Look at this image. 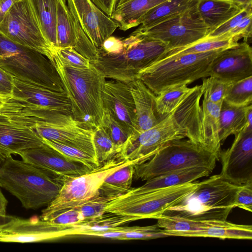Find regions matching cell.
<instances>
[{"mask_svg":"<svg viewBox=\"0 0 252 252\" xmlns=\"http://www.w3.org/2000/svg\"><path fill=\"white\" fill-rule=\"evenodd\" d=\"M48 220L56 224L73 225L85 221V219L78 208L74 207L58 213Z\"/></svg>","mask_w":252,"mask_h":252,"instance_id":"cell-45","label":"cell"},{"mask_svg":"<svg viewBox=\"0 0 252 252\" xmlns=\"http://www.w3.org/2000/svg\"><path fill=\"white\" fill-rule=\"evenodd\" d=\"M232 1L242 9L252 6V0H232Z\"/></svg>","mask_w":252,"mask_h":252,"instance_id":"cell-52","label":"cell"},{"mask_svg":"<svg viewBox=\"0 0 252 252\" xmlns=\"http://www.w3.org/2000/svg\"><path fill=\"white\" fill-rule=\"evenodd\" d=\"M0 68L21 81L65 92L51 60L40 52L13 41L0 32Z\"/></svg>","mask_w":252,"mask_h":252,"instance_id":"cell-5","label":"cell"},{"mask_svg":"<svg viewBox=\"0 0 252 252\" xmlns=\"http://www.w3.org/2000/svg\"><path fill=\"white\" fill-rule=\"evenodd\" d=\"M194 181L132 195L123 194L110 201L105 213L133 218L135 220L154 219L181 202L198 186Z\"/></svg>","mask_w":252,"mask_h":252,"instance_id":"cell-10","label":"cell"},{"mask_svg":"<svg viewBox=\"0 0 252 252\" xmlns=\"http://www.w3.org/2000/svg\"><path fill=\"white\" fill-rule=\"evenodd\" d=\"M242 9L232 0H198L196 14L208 27L209 32Z\"/></svg>","mask_w":252,"mask_h":252,"instance_id":"cell-27","label":"cell"},{"mask_svg":"<svg viewBox=\"0 0 252 252\" xmlns=\"http://www.w3.org/2000/svg\"><path fill=\"white\" fill-rule=\"evenodd\" d=\"M229 148L220 153L224 180L237 186L252 182V126L245 124Z\"/></svg>","mask_w":252,"mask_h":252,"instance_id":"cell-14","label":"cell"},{"mask_svg":"<svg viewBox=\"0 0 252 252\" xmlns=\"http://www.w3.org/2000/svg\"><path fill=\"white\" fill-rule=\"evenodd\" d=\"M211 172L209 169L202 167H193L173 171L147 180L143 185L130 189L125 194H139L194 182L200 178L208 176Z\"/></svg>","mask_w":252,"mask_h":252,"instance_id":"cell-23","label":"cell"},{"mask_svg":"<svg viewBox=\"0 0 252 252\" xmlns=\"http://www.w3.org/2000/svg\"><path fill=\"white\" fill-rule=\"evenodd\" d=\"M235 207L252 212V182L239 186L235 200Z\"/></svg>","mask_w":252,"mask_h":252,"instance_id":"cell-46","label":"cell"},{"mask_svg":"<svg viewBox=\"0 0 252 252\" xmlns=\"http://www.w3.org/2000/svg\"><path fill=\"white\" fill-rule=\"evenodd\" d=\"M11 95H6L0 94V108L2 106L5 102Z\"/></svg>","mask_w":252,"mask_h":252,"instance_id":"cell-53","label":"cell"},{"mask_svg":"<svg viewBox=\"0 0 252 252\" xmlns=\"http://www.w3.org/2000/svg\"><path fill=\"white\" fill-rule=\"evenodd\" d=\"M251 13H252V6L243 9L236 15L210 31L203 38H218L220 36L228 32L234 28L244 18Z\"/></svg>","mask_w":252,"mask_h":252,"instance_id":"cell-42","label":"cell"},{"mask_svg":"<svg viewBox=\"0 0 252 252\" xmlns=\"http://www.w3.org/2000/svg\"><path fill=\"white\" fill-rule=\"evenodd\" d=\"M250 105L235 107L223 101L220 113L221 144L228 136L234 135L243 128L247 122V113Z\"/></svg>","mask_w":252,"mask_h":252,"instance_id":"cell-30","label":"cell"},{"mask_svg":"<svg viewBox=\"0 0 252 252\" xmlns=\"http://www.w3.org/2000/svg\"><path fill=\"white\" fill-rule=\"evenodd\" d=\"M13 84V99L72 115L71 104L65 92H55L14 77Z\"/></svg>","mask_w":252,"mask_h":252,"instance_id":"cell-20","label":"cell"},{"mask_svg":"<svg viewBox=\"0 0 252 252\" xmlns=\"http://www.w3.org/2000/svg\"><path fill=\"white\" fill-rule=\"evenodd\" d=\"M252 13L248 14L234 28L228 32L220 36L218 38L226 39L234 38L238 40L241 38L244 41L248 42V40L252 38Z\"/></svg>","mask_w":252,"mask_h":252,"instance_id":"cell-44","label":"cell"},{"mask_svg":"<svg viewBox=\"0 0 252 252\" xmlns=\"http://www.w3.org/2000/svg\"><path fill=\"white\" fill-rule=\"evenodd\" d=\"M37 18L42 32L55 48L57 45V0H29Z\"/></svg>","mask_w":252,"mask_h":252,"instance_id":"cell-29","label":"cell"},{"mask_svg":"<svg viewBox=\"0 0 252 252\" xmlns=\"http://www.w3.org/2000/svg\"><path fill=\"white\" fill-rule=\"evenodd\" d=\"M55 50L61 61L68 66L79 69H88L93 65L89 60L72 47H56Z\"/></svg>","mask_w":252,"mask_h":252,"instance_id":"cell-41","label":"cell"},{"mask_svg":"<svg viewBox=\"0 0 252 252\" xmlns=\"http://www.w3.org/2000/svg\"><path fill=\"white\" fill-rule=\"evenodd\" d=\"M44 143L42 138L31 128L0 118V153L5 158Z\"/></svg>","mask_w":252,"mask_h":252,"instance_id":"cell-21","label":"cell"},{"mask_svg":"<svg viewBox=\"0 0 252 252\" xmlns=\"http://www.w3.org/2000/svg\"><path fill=\"white\" fill-rule=\"evenodd\" d=\"M51 61L71 102L73 118L93 129L100 125L103 113L102 92L106 82L104 75L93 64L88 69L66 65L55 52Z\"/></svg>","mask_w":252,"mask_h":252,"instance_id":"cell-3","label":"cell"},{"mask_svg":"<svg viewBox=\"0 0 252 252\" xmlns=\"http://www.w3.org/2000/svg\"><path fill=\"white\" fill-rule=\"evenodd\" d=\"M31 128L42 138L79 149L96 158L94 129L74 119L57 124L35 126Z\"/></svg>","mask_w":252,"mask_h":252,"instance_id":"cell-19","label":"cell"},{"mask_svg":"<svg viewBox=\"0 0 252 252\" xmlns=\"http://www.w3.org/2000/svg\"><path fill=\"white\" fill-rule=\"evenodd\" d=\"M202 96L201 85H196L171 113L156 126L132 137L128 151L134 159H151L170 142L188 138L203 146L202 138Z\"/></svg>","mask_w":252,"mask_h":252,"instance_id":"cell-1","label":"cell"},{"mask_svg":"<svg viewBox=\"0 0 252 252\" xmlns=\"http://www.w3.org/2000/svg\"><path fill=\"white\" fill-rule=\"evenodd\" d=\"M187 237L251 240L252 226L236 224L226 220H194L193 230Z\"/></svg>","mask_w":252,"mask_h":252,"instance_id":"cell-24","label":"cell"},{"mask_svg":"<svg viewBox=\"0 0 252 252\" xmlns=\"http://www.w3.org/2000/svg\"><path fill=\"white\" fill-rule=\"evenodd\" d=\"M20 0H0V23L11 6Z\"/></svg>","mask_w":252,"mask_h":252,"instance_id":"cell-50","label":"cell"},{"mask_svg":"<svg viewBox=\"0 0 252 252\" xmlns=\"http://www.w3.org/2000/svg\"><path fill=\"white\" fill-rule=\"evenodd\" d=\"M203 78L201 85L203 99L213 103H222L232 83L212 76Z\"/></svg>","mask_w":252,"mask_h":252,"instance_id":"cell-38","label":"cell"},{"mask_svg":"<svg viewBox=\"0 0 252 252\" xmlns=\"http://www.w3.org/2000/svg\"><path fill=\"white\" fill-rule=\"evenodd\" d=\"M223 50L160 60L140 70L136 79L142 81L156 95L174 86L188 85L200 78L207 77L213 60Z\"/></svg>","mask_w":252,"mask_h":252,"instance_id":"cell-6","label":"cell"},{"mask_svg":"<svg viewBox=\"0 0 252 252\" xmlns=\"http://www.w3.org/2000/svg\"><path fill=\"white\" fill-rule=\"evenodd\" d=\"M114 143L118 154L130 134L113 117L109 111L103 108L100 125Z\"/></svg>","mask_w":252,"mask_h":252,"instance_id":"cell-39","label":"cell"},{"mask_svg":"<svg viewBox=\"0 0 252 252\" xmlns=\"http://www.w3.org/2000/svg\"><path fill=\"white\" fill-rule=\"evenodd\" d=\"M99 9L109 17L113 12L117 0H91Z\"/></svg>","mask_w":252,"mask_h":252,"instance_id":"cell-49","label":"cell"},{"mask_svg":"<svg viewBox=\"0 0 252 252\" xmlns=\"http://www.w3.org/2000/svg\"><path fill=\"white\" fill-rule=\"evenodd\" d=\"M134 164L123 166L108 176L99 189V195L116 198L126 194L131 189Z\"/></svg>","mask_w":252,"mask_h":252,"instance_id":"cell-32","label":"cell"},{"mask_svg":"<svg viewBox=\"0 0 252 252\" xmlns=\"http://www.w3.org/2000/svg\"><path fill=\"white\" fill-rule=\"evenodd\" d=\"M13 77L0 68V94L11 95Z\"/></svg>","mask_w":252,"mask_h":252,"instance_id":"cell-48","label":"cell"},{"mask_svg":"<svg viewBox=\"0 0 252 252\" xmlns=\"http://www.w3.org/2000/svg\"><path fill=\"white\" fill-rule=\"evenodd\" d=\"M167 0H117L111 16L119 29L126 31L140 25L143 17L151 9Z\"/></svg>","mask_w":252,"mask_h":252,"instance_id":"cell-25","label":"cell"},{"mask_svg":"<svg viewBox=\"0 0 252 252\" xmlns=\"http://www.w3.org/2000/svg\"><path fill=\"white\" fill-rule=\"evenodd\" d=\"M57 4L56 47H71L74 48L76 39L72 14L68 8L66 0H57Z\"/></svg>","mask_w":252,"mask_h":252,"instance_id":"cell-33","label":"cell"},{"mask_svg":"<svg viewBox=\"0 0 252 252\" xmlns=\"http://www.w3.org/2000/svg\"><path fill=\"white\" fill-rule=\"evenodd\" d=\"M0 186L24 208L36 210L47 206L56 197L62 182L49 171L10 156L0 165Z\"/></svg>","mask_w":252,"mask_h":252,"instance_id":"cell-2","label":"cell"},{"mask_svg":"<svg viewBox=\"0 0 252 252\" xmlns=\"http://www.w3.org/2000/svg\"><path fill=\"white\" fill-rule=\"evenodd\" d=\"M69 9L77 18L82 29L98 49L119 25L91 0H66Z\"/></svg>","mask_w":252,"mask_h":252,"instance_id":"cell-15","label":"cell"},{"mask_svg":"<svg viewBox=\"0 0 252 252\" xmlns=\"http://www.w3.org/2000/svg\"><path fill=\"white\" fill-rule=\"evenodd\" d=\"M114 198L98 195L76 207L81 213L85 221L91 220L102 216L105 213L107 203Z\"/></svg>","mask_w":252,"mask_h":252,"instance_id":"cell-40","label":"cell"},{"mask_svg":"<svg viewBox=\"0 0 252 252\" xmlns=\"http://www.w3.org/2000/svg\"><path fill=\"white\" fill-rule=\"evenodd\" d=\"M234 83L252 76V48L247 42L222 50L214 59L207 73Z\"/></svg>","mask_w":252,"mask_h":252,"instance_id":"cell-17","label":"cell"},{"mask_svg":"<svg viewBox=\"0 0 252 252\" xmlns=\"http://www.w3.org/2000/svg\"><path fill=\"white\" fill-rule=\"evenodd\" d=\"M0 32L13 41L34 49L50 60L55 48L45 37L29 0H20L9 9L0 23Z\"/></svg>","mask_w":252,"mask_h":252,"instance_id":"cell-11","label":"cell"},{"mask_svg":"<svg viewBox=\"0 0 252 252\" xmlns=\"http://www.w3.org/2000/svg\"><path fill=\"white\" fill-rule=\"evenodd\" d=\"M5 157L0 153V165L5 159Z\"/></svg>","mask_w":252,"mask_h":252,"instance_id":"cell-54","label":"cell"},{"mask_svg":"<svg viewBox=\"0 0 252 252\" xmlns=\"http://www.w3.org/2000/svg\"><path fill=\"white\" fill-rule=\"evenodd\" d=\"M7 216H6L5 217H0V223H1L2 222H3L6 219Z\"/></svg>","mask_w":252,"mask_h":252,"instance_id":"cell-55","label":"cell"},{"mask_svg":"<svg viewBox=\"0 0 252 252\" xmlns=\"http://www.w3.org/2000/svg\"><path fill=\"white\" fill-rule=\"evenodd\" d=\"M42 139L45 144L55 149L67 158L80 163L91 170L100 165L96 158L87 152L56 141Z\"/></svg>","mask_w":252,"mask_h":252,"instance_id":"cell-36","label":"cell"},{"mask_svg":"<svg viewBox=\"0 0 252 252\" xmlns=\"http://www.w3.org/2000/svg\"><path fill=\"white\" fill-rule=\"evenodd\" d=\"M198 0H167L149 11L137 30L147 29L172 18L196 13Z\"/></svg>","mask_w":252,"mask_h":252,"instance_id":"cell-26","label":"cell"},{"mask_svg":"<svg viewBox=\"0 0 252 252\" xmlns=\"http://www.w3.org/2000/svg\"><path fill=\"white\" fill-rule=\"evenodd\" d=\"M223 101L235 107L252 104V76L232 83Z\"/></svg>","mask_w":252,"mask_h":252,"instance_id":"cell-35","label":"cell"},{"mask_svg":"<svg viewBox=\"0 0 252 252\" xmlns=\"http://www.w3.org/2000/svg\"><path fill=\"white\" fill-rule=\"evenodd\" d=\"M238 41L234 38L226 39L202 38L187 46L168 49L158 61L174 58L188 54L201 53L216 50L226 49L237 46L239 43Z\"/></svg>","mask_w":252,"mask_h":252,"instance_id":"cell-31","label":"cell"},{"mask_svg":"<svg viewBox=\"0 0 252 252\" xmlns=\"http://www.w3.org/2000/svg\"><path fill=\"white\" fill-rule=\"evenodd\" d=\"M123 51L116 55H98L93 64L105 77L128 83L138 72L159 58L168 49L159 40L130 34L123 39Z\"/></svg>","mask_w":252,"mask_h":252,"instance_id":"cell-8","label":"cell"},{"mask_svg":"<svg viewBox=\"0 0 252 252\" xmlns=\"http://www.w3.org/2000/svg\"><path fill=\"white\" fill-rule=\"evenodd\" d=\"M124 50L123 39L111 35L97 49L98 55H116L121 53Z\"/></svg>","mask_w":252,"mask_h":252,"instance_id":"cell-47","label":"cell"},{"mask_svg":"<svg viewBox=\"0 0 252 252\" xmlns=\"http://www.w3.org/2000/svg\"><path fill=\"white\" fill-rule=\"evenodd\" d=\"M1 187L0 186V217H5L6 216V208L8 201L3 194Z\"/></svg>","mask_w":252,"mask_h":252,"instance_id":"cell-51","label":"cell"},{"mask_svg":"<svg viewBox=\"0 0 252 252\" xmlns=\"http://www.w3.org/2000/svg\"><path fill=\"white\" fill-rule=\"evenodd\" d=\"M196 86L189 88L183 84L166 89L156 97V110L162 119L171 113L180 102L195 88Z\"/></svg>","mask_w":252,"mask_h":252,"instance_id":"cell-34","label":"cell"},{"mask_svg":"<svg viewBox=\"0 0 252 252\" xmlns=\"http://www.w3.org/2000/svg\"><path fill=\"white\" fill-rule=\"evenodd\" d=\"M128 83L135 104L137 131L140 133L154 126L161 120L156 110L157 95L139 79Z\"/></svg>","mask_w":252,"mask_h":252,"instance_id":"cell-22","label":"cell"},{"mask_svg":"<svg viewBox=\"0 0 252 252\" xmlns=\"http://www.w3.org/2000/svg\"><path fill=\"white\" fill-rule=\"evenodd\" d=\"M239 186L223 180L220 174L213 175L199 182L193 191L163 214L196 221L226 220L235 208Z\"/></svg>","mask_w":252,"mask_h":252,"instance_id":"cell-4","label":"cell"},{"mask_svg":"<svg viewBox=\"0 0 252 252\" xmlns=\"http://www.w3.org/2000/svg\"><path fill=\"white\" fill-rule=\"evenodd\" d=\"M103 108L130 135L137 131L136 110L128 83L118 80L106 81L102 92Z\"/></svg>","mask_w":252,"mask_h":252,"instance_id":"cell-16","label":"cell"},{"mask_svg":"<svg viewBox=\"0 0 252 252\" xmlns=\"http://www.w3.org/2000/svg\"><path fill=\"white\" fill-rule=\"evenodd\" d=\"M166 237L163 229L160 228L157 224L150 225L148 229L145 230L127 233L115 231V239L119 240L151 239Z\"/></svg>","mask_w":252,"mask_h":252,"instance_id":"cell-43","label":"cell"},{"mask_svg":"<svg viewBox=\"0 0 252 252\" xmlns=\"http://www.w3.org/2000/svg\"><path fill=\"white\" fill-rule=\"evenodd\" d=\"M209 31L208 27L195 13L171 19L145 30H135L130 34L159 40L170 49L198 41Z\"/></svg>","mask_w":252,"mask_h":252,"instance_id":"cell-12","label":"cell"},{"mask_svg":"<svg viewBox=\"0 0 252 252\" xmlns=\"http://www.w3.org/2000/svg\"><path fill=\"white\" fill-rule=\"evenodd\" d=\"M72 225H63L36 216L22 219L7 216L0 223V242L34 243L72 235Z\"/></svg>","mask_w":252,"mask_h":252,"instance_id":"cell-13","label":"cell"},{"mask_svg":"<svg viewBox=\"0 0 252 252\" xmlns=\"http://www.w3.org/2000/svg\"><path fill=\"white\" fill-rule=\"evenodd\" d=\"M93 142L96 158L100 164L118 154L114 143L101 125L94 129Z\"/></svg>","mask_w":252,"mask_h":252,"instance_id":"cell-37","label":"cell"},{"mask_svg":"<svg viewBox=\"0 0 252 252\" xmlns=\"http://www.w3.org/2000/svg\"><path fill=\"white\" fill-rule=\"evenodd\" d=\"M135 160L120 159L115 156L87 173L70 177L63 182L56 197L42 211L41 219L48 220L65 210L81 206L99 195V189L104 180L120 168Z\"/></svg>","mask_w":252,"mask_h":252,"instance_id":"cell-9","label":"cell"},{"mask_svg":"<svg viewBox=\"0 0 252 252\" xmlns=\"http://www.w3.org/2000/svg\"><path fill=\"white\" fill-rule=\"evenodd\" d=\"M19 155L24 161L53 173L61 179L62 184L68 178L92 170L80 163L67 158L45 143L38 147L24 151Z\"/></svg>","mask_w":252,"mask_h":252,"instance_id":"cell-18","label":"cell"},{"mask_svg":"<svg viewBox=\"0 0 252 252\" xmlns=\"http://www.w3.org/2000/svg\"><path fill=\"white\" fill-rule=\"evenodd\" d=\"M220 156L188 139L173 141L147 161L134 165V180L147 181L173 171L193 167L206 168L212 172Z\"/></svg>","mask_w":252,"mask_h":252,"instance_id":"cell-7","label":"cell"},{"mask_svg":"<svg viewBox=\"0 0 252 252\" xmlns=\"http://www.w3.org/2000/svg\"><path fill=\"white\" fill-rule=\"evenodd\" d=\"M222 103H213L203 99L201 105L203 146L219 156L221 145L220 113Z\"/></svg>","mask_w":252,"mask_h":252,"instance_id":"cell-28","label":"cell"}]
</instances>
